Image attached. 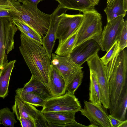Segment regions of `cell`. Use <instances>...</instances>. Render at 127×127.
<instances>
[{"mask_svg":"<svg viewBox=\"0 0 127 127\" xmlns=\"http://www.w3.org/2000/svg\"><path fill=\"white\" fill-rule=\"evenodd\" d=\"M90 71V83L89 100L92 103L101 107V96L99 88L95 76Z\"/></svg>","mask_w":127,"mask_h":127,"instance_id":"obj_20","label":"cell"},{"mask_svg":"<svg viewBox=\"0 0 127 127\" xmlns=\"http://www.w3.org/2000/svg\"><path fill=\"white\" fill-rule=\"evenodd\" d=\"M110 114L113 116L119 99L127 85V52L124 49L119 53L109 80Z\"/></svg>","mask_w":127,"mask_h":127,"instance_id":"obj_2","label":"cell"},{"mask_svg":"<svg viewBox=\"0 0 127 127\" xmlns=\"http://www.w3.org/2000/svg\"><path fill=\"white\" fill-rule=\"evenodd\" d=\"M67 9L59 4L55 9L58 21L56 39L59 44L63 43L77 30L82 20L83 15L79 13L75 14H66Z\"/></svg>","mask_w":127,"mask_h":127,"instance_id":"obj_5","label":"cell"},{"mask_svg":"<svg viewBox=\"0 0 127 127\" xmlns=\"http://www.w3.org/2000/svg\"><path fill=\"white\" fill-rule=\"evenodd\" d=\"M0 120L1 124L5 127H13L17 122L14 113L8 108H4L0 110Z\"/></svg>","mask_w":127,"mask_h":127,"instance_id":"obj_28","label":"cell"},{"mask_svg":"<svg viewBox=\"0 0 127 127\" xmlns=\"http://www.w3.org/2000/svg\"><path fill=\"white\" fill-rule=\"evenodd\" d=\"M21 89L24 92L32 93L45 100L53 96L47 85L32 76Z\"/></svg>","mask_w":127,"mask_h":127,"instance_id":"obj_17","label":"cell"},{"mask_svg":"<svg viewBox=\"0 0 127 127\" xmlns=\"http://www.w3.org/2000/svg\"><path fill=\"white\" fill-rule=\"evenodd\" d=\"M124 15H121L108 22L101 36L102 47L107 52L118 38L123 26Z\"/></svg>","mask_w":127,"mask_h":127,"instance_id":"obj_9","label":"cell"},{"mask_svg":"<svg viewBox=\"0 0 127 127\" xmlns=\"http://www.w3.org/2000/svg\"><path fill=\"white\" fill-rule=\"evenodd\" d=\"M100 49V46L96 41L91 38L74 47L69 54L75 64L82 66Z\"/></svg>","mask_w":127,"mask_h":127,"instance_id":"obj_11","label":"cell"},{"mask_svg":"<svg viewBox=\"0 0 127 127\" xmlns=\"http://www.w3.org/2000/svg\"><path fill=\"white\" fill-rule=\"evenodd\" d=\"M120 51L119 42L118 40H117L107 52L106 54L100 58L105 65L116 59Z\"/></svg>","mask_w":127,"mask_h":127,"instance_id":"obj_29","label":"cell"},{"mask_svg":"<svg viewBox=\"0 0 127 127\" xmlns=\"http://www.w3.org/2000/svg\"><path fill=\"white\" fill-rule=\"evenodd\" d=\"M13 17L12 14L9 11L6 10L0 11V17H8L12 18Z\"/></svg>","mask_w":127,"mask_h":127,"instance_id":"obj_33","label":"cell"},{"mask_svg":"<svg viewBox=\"0 0 127 127\" xmlns=\"http://www.w3.org/2000/svg\"><path fill=\"white\" fill-rule=\"evenodd\" d=\"M58 26V21L54 11L51 14L49 28L42 39V45L51 60L52 51L56 39Z\"/></svg>","mask_w":127,"mask_h":127,"instance_id":"obj_16","label":"cell"},{"mask_svg":"<svg viewBox=\"0 0 127 127\" xmlns=\"http://www.w3.org/2000/svg\"><path fill=\"white\" fill-rule=\"evenodd\" d=\"M90 70L94 74L99 86L101 103L106 109L110 107V93L109 81L105 65L97 53L87 61Z\"/></svg>","mask_w":127,"mask_h":127,"instance_id":"obj_7","label":"cell"},{"mask_svg":"<svg viewBox=\"0 0 127 127\" xmlns=\"http://www.w3.org/2000/svg\"><path fill=\"white\" fill-rule=\"evenodd\" d=\"M18 29L28 36L43 44L42 38L37 32L27 26L12 19Z\"/></svg>","mask_w":127,"mask_h":127,"instance_id":"obj_25","label":"cell"},{"mask_svg":"<svg viewBox=\"0 0 127 127\" xmlns=\"http://www.w3.org/2000/svg\"><path fill=\"white\" fill-rule=\"evenodd\" d=\"M19 120L22 127H35L34 122L30 119L22 118L17 119Z\"/></svg>","mask_w":127,"mask_h":127,"instance_id":"obj_32","label":"cell"},{"mask_svg":"<svg viewBox=\"0 0 127 127\" xmlns=\"http://www.w3.org/2000/svg\"><path fill=\"white\" fill-rule=\"evenodd\" d=\"M123 9L124 11L127 13V0H122Z\"/></svg>","mask_w":127,"mask_h":127,"instance_id":"obj_36","label":"cell"},{"mask_svg":"<svg viewBox=\"0 0 127 127\" xmlns=\"http://www.w3.org/2000/svg\"><path fill=\"white\" fill-rule=\"evenodd\" d=\"M127 85L125 86L113 116L122 121L127 120Z\"/></svg>","mask_w":127,"mask_h":127,"instance_id":"obj_22","label":"cell"},{"mask_svg":"<svg viewBox=\"0 0 127 127\" xmlns=\"http://www.w3.org/2000/svg\"><path fill=\"white\" fill-rule=\"evenodd\" d=\"M82 13L74 47L88 39L101 34L102 31V17L97 11L93 8Z\"/></svg>","mask_w":127,"mask_h":127,"instance_id":"obj_4","label":"cell"},{"mask_svg":"<svg viewBox=\"0 0 127 127\" xmlns=\"http://www.w3.org/2000/svg\"><path fill=\"white\" fill-rule=\"evenodd\" d=\"M83 77L82 69L76 72L67 82L66 91L71 94L74 95L75 91L81 84Z\"/></svg>","mask_w":127,"mask_h":127,"instance_id":"obj_26","label":"cell"},{"mask_svg":"<svg viewBox=\"0 0 127 127\" xmlns=\"http://www.w3.org/2000/svg\"><path fill=\"white\" fill-rule=\"evenodd\" d=\"M84 107L79 111L90 123L89 127H110L107 117L108 114L102 106H97L90 102L84 101Z\"/></svg>","mask_w":127,"mask_h":127,"instance_id":"obj_10","label":"cell"},{"mask_svg":"<svg viewBox=\"0 0 127 127\" xmlns=\"http://www.w3.org/2000/svg\"><path fill=\"white\" fill-rule=\"evenodd\" d=\"M18 29L11 18L0 17V70L8 62L7 55L14 48Z\"/></svg>","mask_w":127,"mask_h":127,"instance_id":"obj_6","label":"cell"},{"mask_svg":"<svg viewBox=\"0 0 127 127\" xmlns=\"http://www.w3.org/2000/svg\"><path fill=\"white\" fill-rule=\"evenodd\" d=\"M123 0H115L109 8H105L104 11L107 17V22L121 15L126 16L127 13L123 9Z\"/></svg>","mask_w":127,"mask_h":127,"instance_id":"obj_24","label":"cell"},{"mask_svg":"<svg viewBox=\"0 0 127 127\" xmlns=\"http://www.w3.org/2000/svg\"><path fill=\"white\" fill-rule=\"evenodd\" d=\"M47 86L53 96L63 95L66 91V81L57 69L51 64Z\"/></svg>","mask_w":127,"mask_h":127,"instance_id":"obj_14","label":"cell"},{"mask_svg":"<svg viewBox=\"0 0 127 127\" xmlns=\"http://www.w3.org/2000/svg\"><path fill=\"white\" fill-rule=\"evenodd\" d=\"M76 112L70 111H53L42 113L50 127H64L74 122Z\"/></svg>","mask_w":127,"mask_h":127,"instance_id":"obj_15","label":"cell"},{"mask_svg":"<svg viewBox=\"0 0 127 127\" xmlns=\"http://www.w3.org/2000/svg\"><path fill=\"white\" fill-rule=\"evenodd\" d=\"M64 127H88V126L83 125L78 123L75 121L74 122L70 123L65 125Z\"/></svg>","mask_w":127,"mask_h":127,"instance_id":"obj_34","label":"cell"},{"mask_svg":"<svg viewBox=\"0 0 127 127\" xmlns=\"http://www.w3.org/2000/svg\"><path fill=\"white\" fill-rule=\"evenodd\" d=\"M42 113L53 111H70L77 112L81 109V106L74 95L67 92L64 95L53 96L45 100Z\"/></svg>","mask_w":127,"mask_h":127,"instance_id":"obj_8","label":"cell"},{"mask_svg":"<svg viewBox=\"0 0 127 127\" xmlns=\"http://www.w3.org/2000/svg\"><path fill=\"white\" fill-rule=\"evenodd\" d=\"M21 7V5L18 0H0V11H9L13 15L19 12Z\"/></svg>","mask_w":127,"mask_h":127,"instance_id":"obj_27","label":"cell"},{"mask_svg":"<svg viewBox=\"0 0 127 127\" xmlns=\"http://www.w3.org/2000/svg\"><path fill=\"white\" fill-rule=\"evenodd\" d=\"M18 95L25 102L36 107L43 106L45 100L38 95L32 92H27L19 88L15 91Z\"/></svg>","mask_w":127,"mask_h":127,"instance_id":"obj_23","label":"cell"},{"mask_svg":"<svg viewBox=\"0 0 127 127\" xmlns=\"http://www.w3.org/2000/svg\"><path fill=\"white\" fill-rule=\"evenodd\" d=\"M51 58V64L57 69L66 83L76 72L83 67L75 64L69 54L61 56L52 53Z\"/></svg>","mask_w":127,"mask_h":127,"instance_id":"obj_12","label":"cell"},{"mask_svg":"<svg viewBox=\"0 0 127 127\" xmlns=\"http://www.w3.org/2000/svg\"><path fill=\"white\" fill-rule=\"evenodd\" d=\"M118 40L119 42L120 51L127 46V21H125L124 25L119 35Z\"/></svg>","mask_w":127,"mask_h":127,"instance_id":"obj_30","label":"cell"},{"mask_svg":"<svg viewBox=\"0 0 127 127\" xmlns=\"http://www.w3.org/2000/svg\"><path fill=\"white\" fill-rule=\"evenodd\" d=\"M115 0H107L106 6V8H109L112 5Z\"/></svg>","mask_w":127,"mask_h":127,"instance_id":"obj_37","label":"cell"},{"mask_svg":"<svg viewBox=\"0 0 127 127\" xmlns=\"http://www.w3.org/2000/svg\"><path fill=\"white\" fill-rule=\"evenodd\" d=\"M78 28L62 44L58 45L55 53L60 56H64L70 54L75 46Z\"/></svg>","mask_w":127,"mask_h":127,"instance_id":"obj_21","label":"cell"},{"mask_svg":"<svg viewBox=\"0 0 127 127\" xmlns=\"http://www.w3.org/2000/svg\"><path fill=\"white\" fill-rule=\"evenodd\" d=\"M95 6L98 4L100 0H89Z\"/></svg>","mask_w":127,"mask_h":127,"instance_id":"obj_38","label":"cell"},{"mask_svg":"<svg viewBox=\"0 0 127 127\" xmlns=\"http://www.w3.org/2000/svg\"><path fill=\"white\" fill-rule=\"evenodd\" d=\"M45 0H18L20 2H22L25 1H28L33 4L36 6H37L38 3L40 1ZM58 1V0H54Z\"/></svg>","mask_w":127,"mask_h":127,"instance_id":"obj_35","label":"cell"},{"mask_svg":"<svg viewBox=\"0 0 127 127\" xmlns=\"http://www.w3.org/2000/svg\"><path fill=\"white\" fill-rule=\"evenodd\" d=\"M16 61H10L0 70V97L3 98L8 95L11 74Z\"/></svg>","mask_w":127,"mask_h":127,"instance_id":"obj_18","label":"cell"},{"mask_svg":"<svg viewBox=\"0 0 127 127\" xmlns=\"http://www.w3.org/2000/svg\"><path fill=\"white\" fill-rule=\"evenodd\" d=\"M58 1L61 7L80 12L95 8L89 0H58Z\"/></svg>","mask_w":127,"mask_h":127,"instance_id":"obj_19","label":"cell"},{"mask_svg":"<svg viewBox=\"0 0 127 127\" xmlns=\"http://www.w3.org/2000/svg\"><path fill=\"white\" fill-rule=\"evenodd\" d=\"M107 118L110 127H119L123 121L110 114L108 115Z\"/></svg>","mask_w":127,"mask_h":127,"instance_id":"obj_31","label":"cell"},{"mask_svg":"<svg viewBox=\"0 0 127 127\" xmlns=\"http://www.w3.org/2000/svg\"><path fill=\"white\" fill-rule=\"evenodd\" d=\"M1 121L0 120V125H1Z\"/></svg>","mask_w":127,"mask_h":127,"instance_id":"obj_40","label":"cell"},{"mask_svg":"<svg viewBox=\"0 0 127 127\" xmlns=\"http://www.w3.org/2000/svg\"><path fill=\"white\" fill-rule=\"evenodd\" d=\"M20 39L19 50L32 76L47 86L51 60L45 49L41 43L21 32Z\"/></svg>","mask_w":127,"mask_h":127,"instance_id":"obj_1","label":"cell"},{"mask_svg":"<svg viewBox=\"0 0 127 127\" xmlns=\"http://www.w3.org/2000/svg\"><path fill=\"white\" fill-rule=\"evenodd\" d=\"M119 127H127V120L123 121Z\"/></svg>","mask_w":127,"mask_h":127,"instance_id":"obj_39","label":"cell"},{"mask_svg":"<svg viewBox=\"0 0 127 127\" xmlns=\"http://www.w3.org/2000/svg\"><path fill=\"white\" fill-rule=\"evenodd\" d=\"M22 3L20 11L14 15L12 19L33 29L43 38L49 28L51 14L43 12L28 1Z\"/></svg>","mask_w":127,"mask_h":127,"instance_id":"obj_3","label":"cell"},{"mask_svg":"<svg viewBox=\"0 0 127 127\" xmlns=\"http://www.w3.org/2000/svg\"><path fill=\"white\" fill-rule=\"evenodd\" d=\"M15 103L12 106L13 112L16 115L17 119L20 118H26L35 121L40 111L35 106L24 101L18 95L15 96Z\"/></svg>","mask_w":127,"mask_h":127,"instance_id":"obj_13","label":"cell"}]
</instances>
